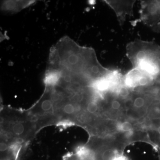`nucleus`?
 <instances>
[{"instance_id":"nucleus-1","label":"nucleus","mask_w":160,"mask_h":160,"mask_svg":"<svg viewBox=\"0 0 160 160\" xmlns=\"http://www.w3.org/2000/svg\"><path fill=\"white\" fill-rule=\"evenodd\" d=\"M50 56L52 68L89 81V70L98 62L93 49L81 47L68 38L60 40Z\"/></svg>"},{"instance_id":"nucleus-2","label":"nucleus","mask_w":160,"mask_h":160,"mask_svg":"<svg viewBox=\"0 0 160 160\" xmlns=\"http://www.w3.org/2000/svg\"><path fill=\"white\" fill-rule=\"evenodd\" d=\"M1 118L2 137L6 141L22 139L27 142L37 130V123L28 112L8 109L3 112Z\"/></svg>"},{"instance_id":"nucleus-3","label":"nucleus","mask_w":160,"mask_h":160,"mask_svg":"<svg viewBox=\"0 0 160 160\" xmlns=\"http://www.w3.org/2000/svg\"><path fill=\"white\" fill-rule=\"evenodd\" d=\"M151 77L137 68H133L123 78V85L129 89L144 87L150 82Z\"/></svg>"},{"instance_id":"nucleus-4","label":"nucleus","mask_w":160,"mask_h":160,"mask_svg":"<svg viewBox=\"0 0 160 160\" xmlns=\"http://www.w3.org/2000/svg\"><path fill=\"white\" fill-rule=\"evenodd\" d=\"M134 1H108L109 6L117 14L120 21H123L126 14L131 13Z\"/></svg>"},{"instance_id":"nucleus-5","label":"nucleus","mask_w":160,"mask_h":160,"mask_svg":"<svg viewBox=\"0 0 160 160\" xmlns=\"http://www.w3.org/2000/svg\"><path fill=\"white\" fill-rule=\"evenodd\" d=\"M62 76V71L52 68L49 69L45 74L44 83L46 88H55L58 86Z\"/></svg>"},{"instance_id":"nucleus-6","label":"nucleus","mask_w":160,"mask_h":160,"mask_svg":"<svg viewBox=\"0 0 160 160\" xmlns=\"http://www.w3.org/2000/svg\"><path fill=\"white\" fill-rule=\"evenodd\" d=\"M115 92L116 93L119 99L124 100L130 98V92L129 88L126 87L125 85H121L117 89Z\"/></svg>"},{"instance_id":"nucleus-7","label":"nucleus","mask_w":160,"mask_h":160,"mask_svg":"<svg viewBox=\"0 0 160 160\" xmlns=\"http://www.w3.org/2000/svg\"><path fill=\"white\" fill-rule=\"evenodd\" d=\"M116 128L118 131L128 134H130L133 130V126L129 121H124L122 122L118 123Z\"/></svg>"},{"instance_id":"nucleus-8","label":"nucleus","mask_w":160,"mask_h":160,"mask_svg":"<svg viewBox=\"0 0 160 160\" xmlns=\"http://www.w3.org/2000/svg\"><path fill=\"white\" fill-rule=\"evenodd\" d=\"M132 108L136 110H141L146 106V98L144 97L138 96L132 99Z\"/></svg>"},{"instance_id":"nucleus-9","label":"nucleus","mask_w":160,"mask_h":160,"mask_svg":"<svg viewBox=\"0 0 160 160\" xmlns=\"http://www.w3.org/2000/svg\"><path fill=\"white\" fill-rule=\"evenodd\" d=\"M62 160H92V152L87 156H81L75 152L69 153L64 156Z\"/></svg>"},{"instance_id":"nucleus-10","label":"nucleus","mask_w":160,"mask_h":160,"mask_svg":"<svg viewBox=\"0 0 160 160\" xmlns=\"http://www.w3.org/2000/svg\"><path fill=\"white\" fill-rule=\"evenodd\" d=\"M122 103L119 100L113 99L110 103V107L112 111H118L122 109Z\"/></svg>"},{"instance_id":"nucleus-11","label":"nucleus","mask_w":160,"mask_h":160,"mask_svg":"<svg viewBox=\"0 0 160 160\" xmlns=\"http://www.w3.org/2000/svg\"><path fill=\"white\" fill-rule=\"evenodd\" d=\"M114 160H129L126 157V156H124L122 154H121L119 155L118 156V157H117L115 158L114 159Z\"/></svg>"},{"instance_id":"nucleus-12","label":"nucleus","mask_w":160,"mask_h":160,"mask_svg":"<svg viewBox=\"0 0 160 160\" xmlns=\"http://www.w3.org/2000/svg\"><path fill=\"white\" fill-rule=\"evenodd\" d=\"M157 131L158 133L160 135V126H159V127H158L157 129Z\"/></svg>"},{"instance_id":"nucleus-13","label":"nucleus","mask_w":160,"mask_h":160,"mask_svg":"<svg viewBox=\"0 0 160 160\" xmlns=\"http://www.w3.org/2000/svg\"></svg>"}]
</instances>
